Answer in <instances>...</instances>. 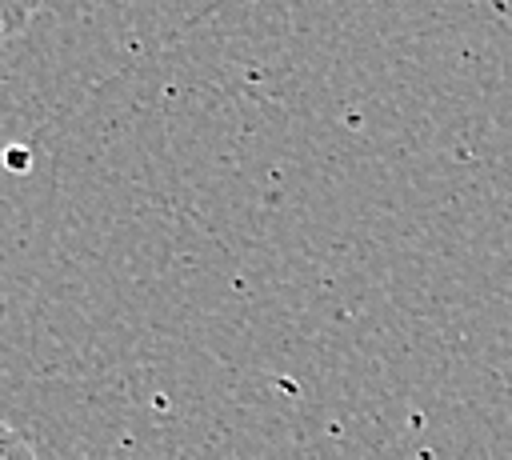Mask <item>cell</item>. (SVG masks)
<instances>
[{"label":"cell","instance_id":"cell-1","mask_svg":"<svg viewBox=\"0 0 512 460\" xmlns=\"http://www.w3.org/2000/svg\"><path fill=\"white\" fill-rule=\"evenodd\" d=\"M40 4L44 0H0V32H4V40H12L16 32H24L28 20L40 12Z\"/></svg>","mask_w":512,"mask_h":460},{"label":"cell","instance_id":"cell-2","mask_svg":"<svg viewBox=\"0 0 512 460\" xmlns=\"http://www.w3.org/2000/svg\"><path fill=\"white\" fill-rule=\"evenodd\" d=\"M0 460H40L36 448L28 444V436L20 428H12L8 420H0Z\"/></svg>","mask_w":512,"mask_h":460},{"label":"cell","instance_id":"cell-3","mask_svg":"<svg viewBox=\"0 0 512 460\" xmlns=\"http://www.w3.org/2000/svg\"><path fill=\"white\" fill-rule=\"evenodd\" d=\"M0 44H4V32H0Z\"/></svg>","mask_w":512,"mask_h":460}]
</instances>
